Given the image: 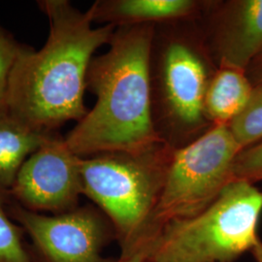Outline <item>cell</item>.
Masks as SVG:
<instances>
[{"label": "cell", "instance_id": "1", "mask_svg": "<svg viewBox=\"0 0 262 262\" xmlns=\"http://www.w3.org/2000/svg\"><path fill=\"white\" fill-rule=\"evenodd\" d=\"M50 32L39 51L26 47L10 76V115L35 130L53 133L69 121L80 122L84 106L86 76L96 50L109 44L112 25L94 28L93 9H76L67 0H40Z\"/></svg>", "mask_w": 262, "mask_h": 262}, {"label": "cell", "instance_id": "2", "mask_svg": "<svg viewBox=\"0 0 262 262\" xmlns=\"http://www.w3.org/2000/svg\"><path fill=\"white\" fill-rule=\"evenodd\" d=\"M156 26L116 28L109 50L94 57L86 88L96 96L94 108L66 138L76 156L141 152L166 139L151 110L150 61Z\"/></svg>", "mask_w": 262, "mask_h": 262}, {"label": "cell", "instance_id": "3", "mask_svg": "<svg viewBox=\"0 0 262 262\" xmlns=\"http://www.w3.org/2000/svg\"><path fill=\"white\" fill-rule=\"evenodd\" d=\"M175 148L167 141L141 152H107L81 158L83 195L111 223L128 256L156 238L154 215Z\"/></svg>", "mask_w": 262, "mask_h": 262}, {"label": "cell", "instance_id": "4", "mask_svg": "<svg viewBox=\"0 0 262 262\" xmlns=\"http://www.w3.org/2000/svg\"><path fill=\"white\" fill-rule=\"evenodd\" d=\"M262 191L234 180L197 215L169 222L147 247L148 262H234L259 241Z\"/></svg>", "mask_w": 262, "mask_h": 262}, {"label": "cell", "instance_id": "5", "mask_svg": "<svg viewBox=\"0 0 262 262\" xmlns=\"http://www.w3.org/2000/svg\"><path fill=\"white\" fill-rule=\"evenodd\" d=\"M242 150L228 124H212L199 137L173 151L154 215L156 237L175 220L197 215L210 206L232 181Z\"/></svg>", "mask_w": 262, "mask_h": 262}, {"label": "cell", "instance_id": "6", "mask_svg": "<svg viewBox=\"0 0 262 262\" xmlns=\"http://www.w3.org/2000/svg\"><path fill=\"white\" fill-rule=\"evenodd\" d=\"M7 208L10 216L30 237L39 262H117L103 255L116 235L98 208L77 207L54 215L29 211L10 200Z\"/></svg>", "mask_w": 262, "mask_h": 262}, {"label": "cell", "instance_id": "7", "mask_svg": "<svg viewBox=\"0 0 262 262\" xmlns=\"http://www.w3.org/2000/svg\"><path fill=\"white\" fill-rule=\"evenodd\" d=\"M163 111L177 130L194 133L207 121L204 98L216 69L204 37L175 35L168 38L160 57Z\"/></svg>", "mask_w": 262, "mask_h": 262}, {"label": "cell", "instance_id": "8", "mask_svg": "<svg viewBox=\"0 0 262 262\" xmlns=\"http://www.w3.org/2000/svg\"><path fill=\"white\" fill-rule=\"evenodd\" d=\"M80 160L64 137L52 133L20 166L10 196L36 213L58 215L75 209L83 195Z\"/></svg>", "mask_w": 262, "mask_h": 262}, {"label": "cell", "instance_id": "9", "mask_svg": "<svg viewBox=\"0 0 262 262\" xmlns=\"http://www.w3.org/2000/svg\"><path fill=\"white\" fill-rule=\"evenodd\" d=\"M204 36L216 67L247 71L262 53V0L209 1Z\"/></svg>", "mask_w": 262, "mask_h": 262}, {"label": "cell", "instance_id": "10", "mask_svg": "<svg viewBox=\"0 0 262 262\" xmlns=\"http://www.w3.org/2000/svg\"><path fill=\"white\" fill-rule=\"evenodd\" d=\"M209 1L98 0L91 5L94 23L116 28L187 20L205 11Z\"/></svg>", "mask_w": 262, "mask_h": 262}, {"label": "cell", "instance_id": "11", "mask_svg": "<svg viewBox=\"0 0 262 262\" xmlns=\"http://www.w3.org/2000/svg\"><path fill=\"white\" fill-rule=\"evenodd\" d=\"M253 85L247 72L233 67H216L204 98L207 121L212 124H229L249 103Z\"/></svg>", "mask_w": 262, "mask_h": 262}, {"label": "cell", "instance_id": "12", "mask_svg": "<svg viewBox=\"0 0 262 262\" xmlns=\"http://www.w3.org/2000/svg\"><path fill=\"white\" fill-rule=\"evenodd\" d=\"M51 134L30 128L10 114H0L1 188L9 191L20 166Z\"/></svg>", "mask_w": 262, "mask_h": 262}, {"label": "cell", "instance_id": "13", "mask_svg": "<svg viewBox=\"0 0 262 262\" xmlns=\"http://www.w3.org/2000/svg\"><path fill=\"white\" fill-rule=\"evenodd\" d=\"M9 191L0 187V262H36L23 240V228L10 216Z\"/></svg>", "mask_w": 262, "mask_h": 262}, {"label": "cell", "instance_id": "14", "mask_svg": "<svg viewBox=\"0 0 262 262\" xmlns=\"http://www.w3.org/2000/svg\"><path fill=\"white\" fill-rule=\"evenodd\" d=\"M228 126L242 150L262 140V84L253 86L249 103Z\"/></svg>", "mask_w": 262, "mask_h": 262}, {"label": "cell", "instance_id": "15", "mask_svg": "<svg viewBox=\"0 0 262 262\" xmlns=\"http://www.w3.org/2000/svg\"><path fill=\"white\" fill-rule=\"evenodd\" d=\"M25 47L7 33L0 37V114H9L7 94L10 76L18 56Z\"/></svg>", "mask_w": 262, "mask_h": 262}, {"label": "cell", "instance_id": "16", "mask_svg": "<svg viewBox=\"0 0 262 262\" xmlns=\"http://www.w3.org/2000/svg\"><path fill=\"white\" fill-rule=\"evenodd\" d=\"M233 177L253 185L262 182V140L238 154L233 164Z\"/></svg>", "mask_w": 262, "mask_h": 262}, {"label": "cell", "instance_id": "17", "mask_svg": "<svg viewBox=\"0 0 262 262\" xmlns=\"http://www.w3.org/2000/svg\"><path fill=\"white\" fill-rule=\"evenodd\" d=\"M246 72L253 86L262 84V53L250 64Z\"/></svg>", "mask_w": 262, "mask_h": 262}, {"label": "cell", "instance_id": "18", "mask_svg": "<svg viewBox=\"0 0 262 262\" xmlns=\"http://www.w3.org/2000/svg\"><path fill=\"white\" fill-rule=\"evenodd\" d=\"M117 262H148L147 259V250L143 249L141 251H138L136 253L128 255V256H124L122 257L120 256L119 260Z\"/></svg>", "mask_w": 262, "mask_h": 262}, {"label": "cell", "instance_id": "19", "mask_svg": "<svg viewBox=\"0 0 262 262\" xmlns=\"http://www.w3.org/2000/svg\"><path fill=\"white\" fill-rule=\"evenodd\" d=\"M252 254H253L254 261L262 262V240L259 239V241L256 243V245L253 247L252 250Z\"/></svg>", "mask_w": 262, "mask_h": 262}, {"label": "cell", "instance_id": "20", "mask_svg": "<svg viewBox=\"0 0 262 262\" xmlns=\"http://www.w3.org/2000/svg\"><path fill=\"white\" fill-rule=\"evenodd\" d=\"M4 34H6V32H5V31L1 28V27H0V37H1V36H3Z\"/></svg>", "mask_w": 262, "mask_h": 262}]
</instances>
